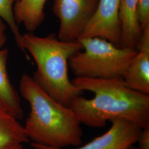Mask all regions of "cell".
I'll list each match as a JSON object with an SVG mask.
<instances>
[{"label": "cell", "instance_id": "cell-2", "mask_svg": "<svg viewBox=\"0 0 149 149\" xmlns=\"http://www.w3.org/2000/svg\"><path fill=\"white\" fill-rule=\"evenodd\" d=\"M19 89L31 109L23 126L31 143L57 149L81 145V123L70 107L55 100L29 74L22 76Z\"/></svg>", "mask_w": 149, "mask_h": 149}, {"label": "cell", "instance_id": "cell-17", "mask_svg": "<svg viewBox=\"0 0 149 149\" xmlns=\"http://www.w3.org/2000/svg\"><path fill=\"white\" fill-rule=\"evenodd\" d=\"M139 149L138 147H137V146H134V145H133V146H130L129 149Z\"/></svg>", "mask_w": 149, "mask_h": 149}, {"label": "cell", "instance_id": "cell-14", "mask_svg": "<svg viewBox=\"0 0 149 149\" xmlns=\"http://www.w3.org/2000/svg\"><path fill=\"white\" fill-rule=\"evenodd\" d=\"M139 21L143 30L149 26V0H139L138 7Z\"/></svg>", "mask_w": 149, "mask_h": 149}, {"label": "cell", "instance_id": "cell-6", "mask_svg": "<svg viewBox=\"0 0 149 149\" xmlns=\"http://www.w3.org/2000/svg\"><path fill=\"white\" fill-rule=\"evenodd\" d=\"M120 1L100 0L96 13L78 39L100 38L119 47L121 35L119 19Z\"/></svg>", "mask_w": 149, "mask_h": 149}, {"label": "cell", "instance_id": "cell-8", "mask_svg": "<svg viewBox=\"0 0 149 149\" xmlns=\"http://www.w3.org/2000/svg\"><path fill=\"white\" fill-rule=\"evenodd\" d=\"M136 50L123 80L129 88L149 95V26L143 30Z\"/></svg>", "mask_w": 149, "mask_h": 149}, {"label": "cell", "instance_id": "cell-15", "mask_svg": "<svg viewBox=\"0 0 149 149\" xmlns=\"http://www.w3.org/2000/svg\"><path fill=\"white\" fill-rule=\"evenodd\" d=\"M139 149H149V127L142 129L138 142Z\"/></svg>", "mask_w": 149, "mask_h": 149}, {"label": "cell", "instance_id": "cell-4", "mask_svg": "<svg viewBox=\"0 0 149 149\" xmlns=\"http://www.w3.org/2000/svg\"><path fill=\"white\" fill-rule=\"evenodd\" d=\"M77 40L84 51L75 54L69 60V66L76 77L122 78L137 53L135 49L120 48L100 38Z\"/></svg>", "mask_w": 149, "mask_h": 149}, {"label": "cell", "instance_id": "cell-10", "mask_svg": "<svg viewBox=\"0 0 149 149\" xmlns=\"http://www.w3.org/2000/svg\"><path fill=\"white\" fill-rule=\"evenodd\" d=\"M8 51L0 49V106L18 120L23 116L20 98L10 80L7 70Z\"/></svg>", "mask_w": 149, "mask_h": 149}, {"label": "cell", "instance_id": "cell-13", "mask_svg": "<svg viewBox=\"0 0 149 149\" xmlns=\"http://www.w3.org/2000/svg\"><path fill=\"white\" fill-rule=\"evenodd\" d=\"M18 1L0 0V18L8 26L16 40L17 46L24 54L27 58L29 59L27 53L23 48L22 34L19 31L18 25L16 23L14 17L13 6Z\"/></svg>", "mask_w": 149, "mask_h": 149}, {"label": "cell", "instance_id": "cell-5", "mask_svg": "<svg viewBox=\"0 0 149 149\" xmlns=\"http://www.w3.org/2000/svg\"><path fill=\"white\" fill-rule=\"evenodd\" d=\"M100 0H54V13L60 21L59 40H77L94 16Z\"/></svg>", "mask_w": 149, "mask_h": 149}, {"label": "cell", "instance_id": "cell-12", "mask_svg": "<svg viewBox=\"0 0 149 149\" xmlns=\"http://www.w3.org/2000/svg\"><path fill=\"white\" fill-rule=\"evenodd\" d=\"M47 0H18L13 6L18 25L23 24L27 31H36L45 19L44 6Z\"/></svg>", "mask_w": 149, "mask_h": 149}, {"label": "cell", "instance_id": "cell-11", "mask_svg": "<svg viewBox=\"0 0 149 149\" xmlns=\"http://www.w3.org/2000/svg\"><path fill=\"white\" fill-rule=\"evenodd\" d=\"M30 143L18 120L0 106V149H23Z\"/></svg>", "mask_w": 149, "mask_h": 149}, {"label": "cell", "instance_id": "cell-1", "mask_svg": "<svg viewBox=\"0 0 149 149\" xmlns=\"http://www.w3.org/2000/svg\"><path fill=\"white\" fill-rule=\"evenodd\" d=\"M72 82L80 90L95 95L92 99L78 96L70 105L81 124L101 128L108 121L124 119L142 129L149 127V95L129 88L122 77H76Z\"/></svg>", "mask_w": 149, "mask_h": 149}, {"label": "cell", "instance_id": "cell-9", "mask_svg": "<svg viewBox=\"0 0 149 149\" xmlns=\"http://www.w3.org/2000/svg\"><path fill=\"white\" fill-rule=\"evenodd\" d=\"M139 0H120L119 19L121 28L120 48L136 49L143 29L139 21Z\"/></svg>", "mask_w": 149, "mask_h": 149}, {"label": "cell", "instance_id": "cell-18", "mask_svg": "<svg viewBox=\"0 0 149 149\" xmlns=\"http://www.w3.org/2000/svg\"><path fill=\"white\" fill-rule=\"evenodd\" d=\"M37 149V148H33V147H32V148H31V149Z\"/></svg>", "mask_w": 149, "mask_h": 149}, {"label": "cell", "instance_id": "cell-3", "mask_svg": "<svg viewBox=\"0 0 149 149\" xmlns=\"http://www.w3.org/2000/svg\"><path fill=\"white\" fill-rule=\"evenodd\" d=\"M23 48L31 55L37 65L33 79L55 100L66 106L81 96L80 90L70 80V58L83 49L79 40L65 42L55 34L38 37L33 33L22 35Z\"/></svg>", "mask_w": 149, "mask_h": 149}, {"label": "cell", "instance_id": "cell-7", "mask_svg": "<svg viewBox=\"0 0 149 149\" xmlns=\"http://www.w3.org/2000/svg\"><path fill=\"white\" fill-rule=\"evenodd\" d=\"M111 122L112 126L106 133L73 149H128L138 142L142 130L138 125L124 119H114ZM31 145L39 149H65L48 148L32 143Z\"/></svg>", "mask_w": 149, "mask_h": 149}, {"label": "cell", "instance_id": "cell-16", "mask_svg": "<svg viewBox=\"0 0 149 149\" xmlns=\"http://www.w3.org/2000/svg\"><path fill=\"white\" fill-rule=\"evenodd\" d=\"M6 40L5 23L0 18V48L5 45Z\"/></svg>", "mask_w": 149, "mask_h": 149}]
</instances>
